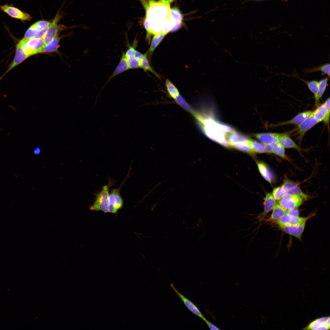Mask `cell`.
Instances as JSON below:
<instances>
[{"instance_id": "obj_1", "label": "cell", "mask_w": 330, "mask_h": 330, "mask_svg": "<svg viewBox=\"0 0 330 330\" xmlns=\"http://www.w3.org/2000/svg\"><path fill=\"white\" fill-rule=\"evenodd\" d=\"M192 114L203 133L208 138L226 147H230L226 137L235 130L215 119L211 112L193 111Z\"/></svg>"}, {"instance_id": "obj_2", "label": "cell", "mask_w": 330, "mask_h": 330, "mask_svg": "<svg viewBox=\"0 0 330 330\" xmlns=\"http://www.w3.org/2000/svg\"><path fill=\"white\" fill-rule=\"evenodd\" d=\"M174 0H140L145 12L143 25L147 33L152 28L163 26L166 19L171 15L170 4Z\"/></svg>"}, {"instance_id": "obj_3", "label": "cell", "mask_w": 330, "mask_h": 330, "mask_svg": "<svg viewBox=\"0 0 330 330\" xmlns=\"http://www.w3.org/2000/svg\"><path fill=\"white\" fill-rule=\"evenodd\" d=\"M109 188L108 185H104L101 190L96 194L94 203L90 207L91 210L109 212Z\"/></svg>"}, {"instance_id": "obj_4", "label": "cell", "mask_w": 330, "mask_h": 330, "mask_svg": "<svg viewBox=\"0 0 330 330\" xmlns=\"http://www.w3.org/2000/svg\"><path fill=\"white\" fill-rule=\"evenodd\" d=\"M19 43L29 57L37 53H41L42 50L45 45L43 38H37L30 39L24 38Z\"/></svg>"}, {"instance_id": "obj_5", "label": "cell", "mask_w": 330, "mask_h": 330, "mask_svg": "<svg viewBox=\"0 0 330 330\" xmlns=\"http://www.w3.org/2000/svg\"><path fill=\"white\" fill-rule=\"evenodd\" d=\"M303 200L299 196L287 193L279 200L278 204L287 211L297 208L302 204Z\"/></svg>"}, {"instance_id": "obj_6", "label": "cell", "mask_w": 330, "mask_h": 330, "mask_svg": "<svg viewBox=\"0 0 330 330\" xmlns=\"http://www.w3.org/2000/svg\"><path fill=\"white\" fill-rule=\"evenodd\" d=\"M61 18V15L58 13L51 23L49 25L45 35L43 39L45 45L47 44L51 41L55 37L58 35L59 32L63 29L65 27L64 26L58 25V22Z\"/></svg>"}, {"instance_id": "obj_7", "label": "cell", "mask_w": 330, "mask_h": 330, "mask_svg": "<svg viewBox=\"0 0 330 330\" xmlns=\"http://www.w3.org/2000/svg\"><path fill=\"white\" fill-rule=\"evenodd\" d=\"M109 212L115 214L123 206V200L119 193V189H113L109 195Z\"/></svg>"}, {"instance_id": "obj_8", "label": "cell", "mask_w": 330, "mask_h": 330, "mask_svg": "<svg viewBox=\"0 0 330 330\" xmlns=\"http://www.w3.org/2000/svg\"><path fill=\"white\" fill-rule=\"evenodd\" d=\"M0 9L11 17L20 20L22 21L29 20L32 18L29 14L23 12L18 9L8 4L0 5Z\"/></svg>"}, {"instance_id": "obj_9", "label": "cell", "mask_w": 330, "mask_h": 330, "mask_svg": "<svg viewBox=\"0 0 330 330\" xmlns=\"http://www.w3.org/2000/svg\"><path fill=\"white\" fill-rule=\"evenodd\" d=\"M319 122L312 112L311 115L298 125V139L300 143H301L306 132Z\"/></svg>"}, {"instance_id": "obj_10", "label": "cell", "mask_w": 330, "mask_h": 330, "mask_svg": "<svg viewBox=\"0 0 330 330\" xmlns=\"http://www.w3.org/2000/svg\"><path fill=\"white\" fill-rule=\"evenodd\" d=\"M313 114L319 122L323 121L325 123H328L330 116V98L320 105L314 111Z\"/></svg>"}, {"instance_id": "obj_11", "label": "cell", "mask_w": 330, "mask_h": 330, "mask_svg": "<svg viewBox=\"0 0 330 330\" xmlns=\"http://www.w3.org/2000/svg\"><path fill=\"white\" fill-rule=\"evenodd\" d=\"M282 185L285 190L286 194L299 196L305 200L308 199V196L302 191L298 184L286 177L284 178V183Z\"/></svg>"}, {"instance_id": "obj_12", "label": "cell", "mask_w": 330, "mask_h": 330, "mask_svg": "<svg viewBox=\"0 0 330 330\" xmlns=\"http://www.w3.org/2000/svg\"><path fill=\"white\" fill-rule=\"evenodd\" d=\"M313 215L306 218L300 217L289 215L286 214L280 219L275 221L279 226H292L299 225L303 222L307 221Z\"/></svg>"}, {"instance_id": "obj_13", "label": "cell", "mask_w": 330, "mask_h": 330, "mask_svg": "<svg viewBox=\"0 0 330 330\" xmlns=\"http://www.w3.org/2000/svg\"><path fill=\"white\" fill-rule=\"evenodd\" d=\"M306 222L304 221L297 225L283 226L280 227V228L284 232L301 240L305 229Z\"/></svg>"}, {"instance_id": "obj_14", "label": "cell", "mask_w": 330, "mask_h": 330, "mask_svg": "<svg viewBox=\"0 0 330 330\" xmlns=\"http://www.w3.org/2000/svg\"><path fill=\"white\" fill-rule=\"evenodd\" d=\"M330 317H323L317 318L312 322L304 329L328 330L330 329Z\"/></svg>"}, {"instance_id": "obj_15", "label": "cell", "mask_w": 330, "mask_h": 330, "mask_svg": "<svg viewBox=\"0 0 330 330\" xmlns=\"http://www.w3.org/2000/svg\"><path fill=\"white\" fill-rule=\"evenodd\" d=\"M170 285L171 287L182 300L187 307L193 314L199 317L204 320L205 318L204 317L196 306L191 301L180 293L176 289L172 284H171Z\"/></svg>"}, {"instance_id": "obj_16", "label": "cell", "mask_w": 330, "mask_h": 330, "mask_svg": "<svg viewBox=\"0 0 330 330\" xmlns=\"http://www.w3.org/2000/svg\"><path fill=\"white\" fill-rule=\"evenodd\" d=\"M281 133H268L256 134L254 136L262 143L273 144L278 143Z\"/></svg>"}, {"instance_id": "obj_17", "label": "cell", "mask_w": 330, "mask_h": 330, "mask_svg": "<svg viewBox=\"0 0 330 330\" xmlns=\"http://www.w3.org/2000/svg\"><path fill=\"white\" fill-rule=\"evenodd\" d=\"M313 111H306L299 113L290 120L279 123L273 124V127H278L286 125L296 124L298 125L312 114Z\"/></svg>"}, {"instance_id": "obj_18", "label": "cell", "mask_w": 330, "mask_h": 330, "mask_svg": "<svg viewBox=\"0 0 330 330\" xmlns=\"http://www.w3.org/2000/svg\"><path fill=\"white\" fill-rule=\"evenodd\" d=\"M127 61L128 59L125 56V53L123 52L120 60L118 64L112 74L109 78L107 82L105 84V86L102 88V90L104 88L105 86V85H106L107 83L114 77L117 75L129 69L128 66ZM102 90L101 91H102Z\"/></svg>"}, {"instance_id": "obj_19", "label": "cell", "mask_w": 330, "mask_h": 330, "mask_svg": "<svg viewBox=\"0 0 330 330\" xmlns=\"http://www.w3.org/2000/svg\"><path fill=\"white\" fill-rule=\"evenodd\" d=\"M170 13L172 24V28L170 31L174 32L181 27L183 17L179 10L176 8H171Z\"/></svg>"}, {"instance_id": "obj_20", "label": "cell", "mask_w": 330, "mask_h": 330, "mask_svg": "<svg viewBox=\"0 0 330 330\" xmlns=\"http://www.w3.org/2000/svg\"><path fill=\"white\" fill-rule=\"evenodd\" d=\"M276 200L272 194L268 193L264 198V209L262 213L258 216V218H262L270 212L272 210L276 204Z\"/></svg>"}, {"instance_id": "obj_21", "label": "cell", "mask_w": 330, "mask_h": 330, "mask_svg": "<svg viewBox=\"0 0 330 330\" xmlns=\"http://www.w3.org/2000/svg\"><path fill=\"white\" fill-rule=\"evenodd\" d=\"M278 143L284 148H293L300 151L301 148L285 133H281Z\"/></svg>"}, {"instance_id": "obj_22", "label": "cell", "mask_w": 330, "mask_h": 330, "mask_svg": "<svg viewBox=\"0 0 330 330\" xmlns=\"http://www.w3.org/2000/svg\"><path fill=\"white\" fill-rule=\"evenodd\" d=\"M166 35V34L163 32H161L154 35L152 38L148 51L146 52L149 58H151L154 50L160 44Z\"/></svg>"}, {"instance_id": "obj_23", "label": "cell", "mask_w": 330, "mask_h": 330, "mask_svg": "<svg viewBox=\"0 0 330 330\" xmlns=\"http://www.w3.org/2000/svg\"><path fill=\"white\" fill-rule=\"evenodd\" d=\"M303 70L304 73L306 74L319 71H321L322 72V75H327L328 77H330V64L329 63L312 68H305Z\"/></svg>"}, {"instance_id": "obj_24", "label": "cell", "mask_w": 330, "mask_h": 330, "mask_svg": "<svg viewBox=\"0 0 330 330\" xmlns=\"http://www.w3.org/2000/svg\"><path fill=\"white\" fill-rule=\"evenodd\" d=\"M286 211L287 210L278 204H276L273 209L272 213L267 221L275 222L285 215Z\"/></svg>"}, {"instance_id": "obj_25", "label": "cell", "mask_w": 330, "mask_h": 330, "mask_svg": "<svg viewBox=\"0 0 330 330\" xmlns=\"http://www.w3.org/2000/svg\"><path fill=\"white\" fill-rule=\"evenodd\" d=\"M230 147L249 153L254 152L252 150L248 141H237L229 143Z\"/></svg>"}, {"instance_id": "obj_26", "label": "cell", "mask_w": 330, "mask_h": 330, "mask_svg": "<svg viewBox=\"0 0 330 330\" xmlns=\"http://www.w3.org/2000/svg\"><path fill=\"white\" fill-rule=\"evenodd\" d=\"M329 77L328 76L323 79L319 81V88L315 98V104L316 105H318L320 102V99L324 93L328 85V82Z\"/></svg>"}, {"instance_id": "obj_27", "label": "cell", "mask_w": 330, "mask_h": 330, "mask_svg": "<svg viewBox=\"0 0 330 330\" xmlns=\"http://www.w3.org/2000/svg\"><path fill=\"white\" fill-rule=\"evenodd\" d=\"M259 172L263 177L268 182L271 183L273 181V176L266 165L264 163L259 162L257 163Z\"/></svg>"}, {"instance_id": "obj_28", "label": "cell", "mask_w": 330, "mask_h": 330, "mask_svg": "<svg viewBox=\"0 0 330 330\" xmlns=\"http://www.w3.org/2000/svg\"><path fill=\"white\" fill-rule=\"evenodd\" d=\"M226 138L229 143H231L237 141H248L250 138L247 136L242 134L235 130L229 133Z\"/></svg>"}, {"instance_id": "obj_29", "label": "cell", "mask_w": 330, "mask_h": 330, "mask_svg": "<svg viewBox=\"0 0 330 330\" xmlns=\"http://www.w3.org/2000/svg\"><path fill=\"white\" fill-rule=\"evenodd\" d=\"M293 76L304 82L307 86L309 90L314 94V97L316 96L319 88V81L315 80L307 81L299 77L297 72L294 73Z\"/></svg>"}, {"instance_id": "obj_30", "label": "cell", "mask_w": 330, "mask_h": 330, "mask_svg": "<svg viewBox=\"0 0 330 330\" xmlns=\"http://www.w3.org/2000/svg\"><path fill=\"white\" fill-rule=\"evenodd\" d=\"M60 40V38L57 35L49 43L45 45L41 53H50L56 51L58 47Z\"/></svg>"}, {"instance_id": "obj_31", "label": "cell", "mask_w": 330, "mask_h": 330, "mask_svg": "<svg viewBox=\"0 0 330 330\" xmlns=\"http://www.w3.org/2000/svg\"><path fill=\"white\" fill-rule=\"evenodd\" d=\"M41 29L36 23H35L27 30L24 38L30 39L35 38Z\"/></svg>"}, {"instance_id": "obj_32", "label": "cell", "mask_w": 330, "mask_h": 330, "mask_svg": "<svg viewBox=\"0 0 330 330\" xmlns=\"http://www.w3.org/2000/svg\"><path fill=\"white\" fill-rule=\"evenodd\" d=\"M167 90L169 96L175 99L180 95L179 92L175 86L169 80L167 79L165 81Z\"/></svg>"}, {"instance_id": "obj_33", "label": "cell", "mask_w": 330, "mask_h": 330, "mask_svg": "<svg viewBox=\"0 0 330 330\" xmlns=\"http://www.w3.org/2000/svg\"><path fill=\"white\" fill-rule=\"evenodd\" d=\"M248 143L253 152L260 153H264L263 143L251 139L248 141Z\"/></svg>"}, {"instance_id": "obj_34", "label": "cell", "mask_w": 330, "mask_h": 330, "mask_svg": "<svg viewBox=\"0 0 330 330\" xmlns=\"http://www.w3.org/2000/svg\"><path fill=\"white\" fill-rule=\"evenodd\" d=\"M273 145V149L272 153L277 155L282 158L288 160H289L285 153L284 148L280 145L278 143Z\"/></svg>"}, {"instance_id": "obj_35", "label": "cell", "mask_w": 330, "mask_h": 330, "mask_svg": "<svg viewBox=\"0 0 330 330\" xmlns=\"http://www.w3.org/2000/svg\"><path fill=\"white\" fill-rule=\"evenodd\" d=\"M141 68H142L145 71H149L154 74L158 78H160L159 75L152 69L150 65L147 58V53L144 54L142 59Z\"/></svg>"}, {"instance_id": "obj_36", "label": "cell", "mask_w": 330, "mask_h": 330, "mask_svg": "<svg viewBox=\"0 0 330 330\" xmlns=\"http://www.w3.org/2000/svg\"><path fill=\"white\" fill-rule=\"evenodd\" d=\"M174 100L176 102L185 110L192 113L193 110L192 108L181 96L179 95Z\"/></svg>"}, {"instance_id": "obj_37", "label": "cell", "mask_w": 330, "mask_h": 330, "mask_svg": "<svg viewBox=\"0 0 330 330\" xmlns=\"http://www.w3.org/2000/svg\"><path fill=\"white\" fill-rule=\"evenodd\" d=\"M286 194L282 185L274 188L272 195L276 200H279Z\"/></svg>"}, {"instance_id": "obj_38", "label": "cell", "mask_w": 330, "mask_h": 330, "mask_svg": "<svg viewBox=\"0 0 330 330\" xmlns=\"http://www.w3.org/2000/svg\"><path fill=\"white\" fill-rule=\"evenodd\" d=\"M127 62L129 69L141 68V61L135 57L128 59Z\"/></svg>"}, {"instance_id": "obj_39", "label": "cell", "mask_w": 330, "mask_h": 330, "mask_svg": "<svg viewBox=\"0 0 330 330\" xmlns=\"http://www.w3.org/2000/svg\"><path fill=\"white\" fill-rule=\"evenodd\" d=\"M136 51V50L134 47L129 46L126 52L125 53V56L127 59H128L134 57Z\"/></svg>"}, {"instance_id": "obj_40", "label": "cell", "mask_w": 330, "mask_h": 330, "mask_svg": "<svg viewBox=\"0 0 330 330\" xmlns=\"http://www.w3.org/2000/svg\"><path fill=\"white\" fill-rule=\"evenodd\" d=\"M264 153H272L273 145L263 143Z\"/></svg>"}, {"instance_id": "obj_41", "label": "cell", "mask_w": 330, "mask_h": 330, "mask_svg": "<svg viewBox=\"0 0 330 330\" xmlns=\"http://www.w3.org/2000/svg\"><path fill=\"white\" fill-rule=\"evenodd\" d=\"M286 214L293 216L299 217V211L297 208H294L287 211Z\"/></svg>"}, {"instance_id": "obj_42", "label": "cell", "mask_w": 330, "mask_h": 330, "mask_svg": "<svg viewBox=\"0 0 330 330\" xmlns=\"http://www.w3.org/2000/svg\"><path fill=\"white\" fill-rule=\"evenodd\" d=\"M36 23L41 29L48 27L50 24V22L45 20H40Z\"/></svg>"}, {"instance_id": "obj_43", "label": "cell", "mask_w": 330, "mask_h": 330, "mask_svg": "<svg viewBox=\"0 0 330 330\" xmlns=\"http://www.w3.org/2000/svg\"><path fill=\"white\" fill-rule=\"evenodd\" d=\"M48 27L42 29L35 38H43L47 30Z\"/></svg>"}, {"instance_id": "obj_44", "label": "cell", "mask_w": 330, "mask_h": 330, "mask_svg": "<svg viewBox=\"0 0 330 330\" xmlns=\"http://www.w3.org/2000/svg\"><path fill=\"white\" fill-rule=\"evenodd\" d=\"M204 321L206 322L209 328L211 330H220L219 328H218L216 326L212 324L206 318H205Z\"/></svg>"}, {"instance_id": "obj_45", "label": "cell", "mask_w": 330, "mask_h": 330, "mask_svg": "<svg viewBox=\"0 0 330 330\" xmlns=\"http://www.w3.org/2000/svg\"><path fill=\"white\" fill-rule=\"evenodd\" d=\"M144 55V54H142L136 50L134 57L141 61Z\"/></svg>"}, {"instance_id": "obj_46", "label": "cell", "mask_w": 330, "mask_h": 330, "mask_svg": "<svg viewBox=\"0 0 330 330\" xmlns=\"http://www.w3.org/2000/svg\"><path fill=\"white\" fill-rule=\"evenodd\" d=\"M41 149L39 147L36 148L34 150V152L35 155H38L41 152Z\"/></svg>"}]
</instances>
